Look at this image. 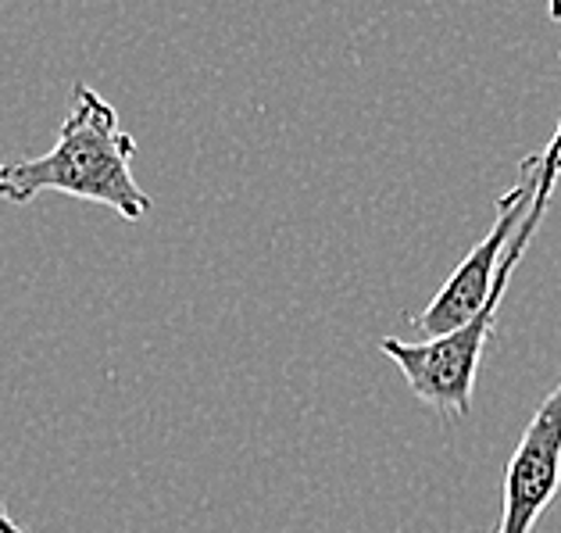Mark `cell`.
Masks as SVG:
<instances>
[{
    "mask_svg": "<svg viewBox=\"0 0 561 533\" xmlns=\"http://www.w3.org/2000/svg\"><path fill=\"white\" fill-rule=\"evenodd\" d=\"M136 140L122 129L112 101L79 83L72 107L58 129V140L47 155L0 166V197L11 204H30L39 194H65L76 201L104 204L126 223L150 215L147 190L133 180Z\"/></svg>",
    "mask_w": 561,
    "mask_h": 533,
    "instance_id": "cell-1",
    "label": "cell"
},
{
    "mask_svg": "<svg viewBox=\"0 0 561 533\" xmlns=\"http://www.w3.org/2000/svg\"><path fill=\"white\" fill-rule=\"evenodd\" d=\"M558 175H561V122H558L551 140H547V147L540 150L537 197H533L523 226L515 229L508 251L501 258V272H497L494 291H490V300L483 305V311H479L472 322L458 326L455 333L436 337V340H397V337L379 340V351L401 368L408 390H412L422 405H430L440 419H465L472 412L479 362H483V351L497 330V311H501L504 294H508L512 269L523 262L533 237H537L547 204H551Z\"/></svg>",
    "mask_w": 561,
    "mask_h": 533,
    "instance_id": "cell-2",
    "label": "cell"
},
{
    "mask_svg": "<svg viewBox=\"0 0 561 533\" xmlns=\"http://www.w3.org/2000/svg\"><path fill=\"white\" fill-rule=\"evenodd\" d=\"M518 169H523L518 172V183L504 197H497V218H494V226H490V234L461 258V265L450 272L447 283L436 291L430 305L422 308L419 316H412V326L422 340L455 333L458 326L472 322L490 300V291H494V280L501 272V258L508 251L515 229L523 226L533 197H537L540 155H529Z\"/></svg>",
    "mask_w": 561,
    "mask_h": 533,
    "instance_id": "cell-3",
    "label": "cell"
},
{
    "mask_svg": "<svg viewBox=\"0 0 561 533\" xmlns=\"http://www.w3.org/2000/svg\"><path fill=\"white\" fill-rule=\"evenodd\" d=\"M561 487V384L537 405L504 469L494 533H533Z\"/></svg>",
    "mask_w": 561,
    "mask_h": 533,
    "instance_id": "cell-4",
    "label": "cell"
},
{
    "mask_svg": "<svg viewBox=\"0 0 561 533\" xmlns=\"http://www.w3.org/2000/svg\"><path fill=\"white\" fill-rule=\"evenodd\" d=\"M0 533H25L15 519H11V512L4 509V501H0Z\"/></svg>",
    "mask_w": 561,
    "mask_h": 533,
    "instance_id": "cell-5",
    "label": "cell"
},
{
    "mask_svg": "<svg viewBox=\"0 0 561 533\" xmlns=\"http://www.w3.org/2000/svg\"><path fill=\"white\" fill-rule=\"evenodd\" d=\"M547 15L551 22H561V0H547Z\"/></svg>",
    "mask_w": 561,
    "mask_h": 533,
    "instance_id": "cell-6",
    "label": "cell"
}]
</instances>
